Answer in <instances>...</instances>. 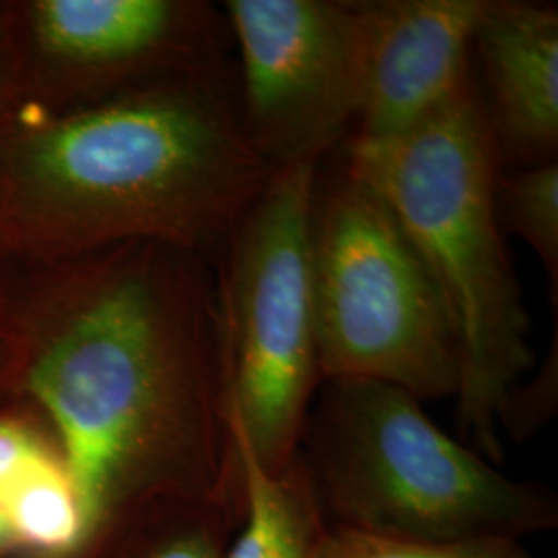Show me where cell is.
<instances>
[{"label":"cell","mask_w":558,"mask_h":558,"mask_svg":"<svg viewBox=\"0 0 558 558\" xmlns=\"http://www.w3.org/2000/svg\"><path fill=\"white\" fill-rule=\"evenodd\" d=\"M0 323L80 497L69 558L156 500L244 497L216 263L160 242L2 260Z\"/></svg>","instance_id":"6da1fadb"},{"label":"cell","mask_w":558,"mask_h":558,"mask_svg":"<svg viewBox=\"0 0 558 558\" xmlns=\"http://www.w3.org/2000/svg\"><path fill=\"white\" fill-rule=\"evenodd\" d=\"M271 172L221 73L23 112L0 135V248L52 263L160 242L216 263Z\"/></svg>","instance_id":"7a4b0ae2"},{"label":"cell","mask_w":558,"mask_h":558,"mask_svg":"<svg viewBox=\"0 0 558 558\" xmlns=\"http://www.w3.org/2000/svg\"><path fill=\"white\" fill-rule=\"evenodd\" d=\"M499 172L474 80L398 140L348 145V174L396 214L439 290L458 343L459 430L493 463L502 459L505 401L534 366L497 209Z\"/></svg>","instance_id":"3957f363"},{"label":"cell","mask_w":558,"mask_h":558,"mask_svg":"<svg viewBox=\"0 0 558 558\" xmlns=\"http://www.w3.org/2000/svg\"><path fill=\"white\" fill-rule=\"evenodd\" d=\"M299 456L327 525L420 544L521 539L558 525L546 486L505 476L391 385L325 380Z\"/></svg>","instance_id":"277c9868"},{"label":"cell","mask_w":558,"mask_h":558,"mask_svg":"<svg viewBox=\"0 0 558 558\" xmlns=\"http://www.w3.org/2000/svg\"><path fill=\"white\" fill-rule=\"evenodd\" d=\"M317 166L274 170L220 255L228 420L263 472L299 458L320 379L313 300Z\"/></svg>","instance_id":"5b68a950"},{"label":"cell","mask_w":558,"mask_h":558,"mask_svg":"<svg viewBox=\"0 0 558 558\" xmlns=\"http://www.w3.org/2000/svg\"><path fill=\"white\" fill-rule=\"evenodd\" d=\"M313 300L323 383H383L420 403L458 396L439 290L396 214L348 172L315 209Z\"/></svg>","instance_id":"8992f818"},{"label":"cell","mask_w":558,"mask_h":558,"mask_svg":"<svg viewBox=\"0 0 558 558\" xmlns=\"http://www.w3.org/2000/svg\"><path fill=\"white\" fill-rule=\"evenodd\" d=\"M23 112L221 73L228 23L201 0H4Z\"/></svg>","instance_id":"52a82bcc"},{"label":"cell","mask_w":558,"mask_h":558,"mask_svg":"<svg viewBox=\"0 0 558 558\" xmlns=\"http://www.w3.org/2000/svg\"><path fill=\"white\" fill-rule=\"evenodd\" d=\"M242 64L240 126L271 170L313 163L359 117L354 0H228Z\"/></svg>","instance_id":"ba28073f"},{"label":"cell","mask_w":558,"mask_h":558,"mask_svg":"<svg viewBox=\"0 0 558 558\" xmlns=\"http://www.w3.org/2000/svg\"><path fill=\"white\" fill-rule=\"evenodd\" d=\"M486 0H354L360 106L350 143L398 140L472 81Z\"/></svg>","instance_id":"9c48e42d"},{"label":"cell","mask_w":558,"mask_h":558,"mask_svg":"<svg viewBox=\"0 0 558 558\" xmlns=\"http://www.w3.org/2000/svg\"><path fill=\"white\" fill-rule=\"evenodd\" d=\"M480 96L500 170L558 158V11L555 4L486 0L474 36Z\"/></svg>","instance_id":"30bf717a"},{"label":"cell","mask_w":558,"mask_h":558,"mask_svg":"<svg viewBox=\"0 0 558 558\" xmlns=\"http://www.w3.org/2000/svg\"><path fill=\"white\" fill-rule=\"evenodd\" d=\"M239 449L246 495V518L232 539L228 558H308L327 521L302 458L286 472L269 476L240 440Z\"/></svg>","instance_id":"8fae6325"},{"label":"cell","mask_w":558,"mask_h":558,"mask_svg":"<svg viewBox=\"0 0 558 558\" xmlns=\"http://www.w3.org/2000/svg\"><path fill=\"white\" fill-rule=\"evenodd\" d=\"M244 518L246 495L156 500L122 521L89 558H228Z\"/></svg>","instance_id":"7c38bea8"},{"label":"cell","mask_w":558,"mask_h":558,"mask_svg":"<svg viewBox=\"0 0 558 558\" xmlns=\"http://www.w3.org/2000/svg\"><path fill=\"white\" fill-rule=\"evenodd\" d=\"M497 209L500 226L523 239L542 260L557 313L558 160L500 170Z\"/></svg>","instance_id":"4fadbf2b"},{"label":"cell","mask_w":558,"mask_h":558,"mask_svg":"<svg viewBox=\"0 0 558 558\" xmlns=\"http://www.w3.org/2000/svg\"><path fill=\"white\" fill-rule=\"evenodd\" d=\"M308 558H530L519 539L484 538L420 544L327 525Z\"/></svg>","instance_id":"5bb4252c"},{"label":"cell","mask_w":558,"mask_h":558,"mask_svg":"<svg viewBox=\"0 0 558 558\" xmlns=\"http://www.w3.org/2000/svg\"><path fill=\"white\" fill-rule=\"evenodd\" d=\"M60 451L50 422L29 399L0 403V497L29 465Z\"/></svg>","instance_id":"9a60e30c"},{"label":"cell","mask_w":558,"mask_h":558,"mask_svg":"<svg viewBox=\"0 0 558 558\" xmlns=\"http://www.w3.org/2000/svg\"><path fill=\"white\" fill-rule=\"evenodd\" d=\"M23 114L20 87L11 57L4 21V0H0V135Z\"/></svg>","instance_id":"2e32d148"},{"label":"cell","mask_w":558,"mask_h":558,"mask_svg":"<svg viewBox=\"0 0 558 558\" xmlns=\"http://www.w3.org/2000/svg\"><path fill=\"white\" fill-rule=\"evenodd\" d=\"M21 396V360L13 339L0 323V403Z\"/></svg>","instance_id":"e0dca14e"},{"label":"cell","mask_w":558,"mask_h":558,"mask_svg":"<svg viewBox=\"0 0 558 558\" xmlns=\"http://www.w3.org/2000/svg\"><path fill=\"white\" fill-rule=\"evenodd\" d=\"M15 555H17V542L7 519L0 513V558H15Z\"/></svg>","instance_id":"ac0fdd59"},{"label":"cell","mask_w":558,"mask_h":558,"mask_svg":"<svg viewBox=\"0 0 558 558\" xmlns=\"http://www.w3.org/2000/svg\"><path fill=\"white\" fill-rule=\"evenodd\" d=\"M2 260H4V255H2V248H0V263H2Z\"/></svg>","instance_id":"d6986e66"}]
</instances>
